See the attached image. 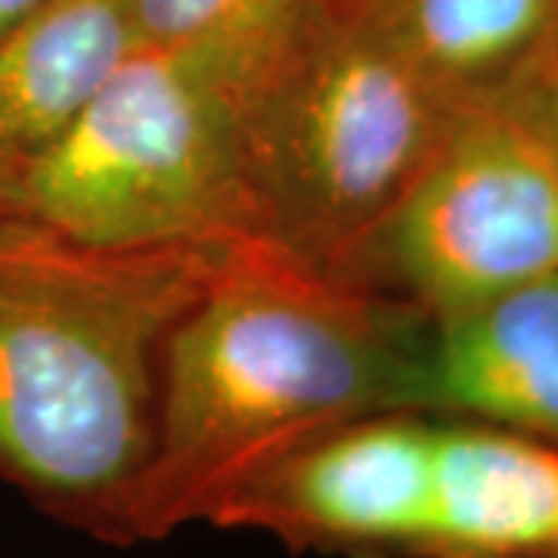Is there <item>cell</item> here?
I'll return each instance as SVG.
<instances>
[{"mask_svg":"<svg viewBox=\"0 0 558 558\" xmlns=\"http://www.w3.org/2000/svg\"><path fill=\"white\" fill-rule=\"evenodd\" d=\"M0 211H13V193H10V183L0 178Z\"/></svg>","mask_w":558,"mask_h":558,"instance_id":"5bb4252c","label":"cell"},{"mask_svg":"<svg viewBox=\"0 0 558 558\" xmlns=\"http://www.w3.org/2000/svg\"><path fill=\"white\" fill-rule=\"evenodd\" d=\"M499 102L512 106L519 116L531 121L543 137L553 143L558 153V57L553 53L549 60L537 65L519 87L502 97Z\"/></svg>","mask_w":558,"mask_h":558,"instance_id":"7c38bea8","label":"cell"},{"mask_svg":"<svg viewBox=\"0 0 558 558\" xmlns=\"http://www.w3.org/2000/svg\"><path fill=\"white\" fill-rule=\"evenodd\" d=\"M428 317L558 277V153L512 106L465 112L344 267Z\"/></svg>","mask_w":558,"mask_h":558,"instance_id":"5b68a950","label":"cell"},{"mask_svg":"<svg viewBox=\"0 0 558 558\" xmlns=\"http://www.w3.org/2000/svg\"><path fill=\"white\" fill-rule=\"evenodd\" d=\"M255 87L180 47H137L13 180V211L90 245L143 248L255 236Z\"/></svg>","mask_w":558,"mask_h":558,"instance_id":"277c9868","label":"cell"},{"mask_svg":"<svg viewBox=\"0 0 558 558\" xmlns=\"http://www.w3.org/2000/svg\"><path fill=\"white\" fill-rule=\"evenodd\" d=\"M317 0H131L140 47L196 50L255 90L286 60Z\"/></svg>","mask_w":558,"mask_h":558,"instance_id":"8fae6325","label":"cell"},{"mask_svg":"<svg viewBox=\"0 0 558 558\" xmlns=\"http://www.w3.org/2000/svg\"><path fill=\"white\" fill-rule=\"evenodd\" d=\"M317 3H329V7H336V3H348V0H317Z\"/></svg>","mask_w":558,"mask_h":558,"instance_id":"9a60e30c","label":"cell"},{"mask_svg":"<svg viewBox=\"0 0 558 558\" xmlns=\"http://www.w3.org/2000/svg\"><path fill=\"white\" fill-rule=\"evenodd\" d=\"M413 413H447L558 444V277L428 317Z\"/></svg>","mask_w":558,"mask_h":558,"instance_id":"52a82bcc","label":"cell"},{"mask_svg":"<svg viewBox=\"0 0 558 558\" xmlns=\"http://www.w3.org/2000/svg\"><path fill=\"white\" fill-rule=\"evenodd\" d=\"M230 242L90 245L0 211V478L124 543L156 440L161 348Z\"/></svg>","mask_w":558,"mask_h":558,"instance_id":"7a4b0ae2","label":"cell"},{"mask_svg":"<svg viewBox=\"0 0 558 558\" xmlns=\"http://www.w3.org/2000/svg\"><path fill=\"white\" fill-rule=\"evenodd\" d=\"M422 556L556 558L558 444L484 422H438Z\"/></svg>","mask_w":558,"mask_h":558,"instance_id":"ba28073f","label":"cell"},{"mask_svg":"<svg viewBox=\"0 0 558 558\" xmlns=\"http://www.w3.org/2000/svg\"><path fill=\"white\" fill-rule=\"evenodd\" d=\"M556 57H558V40H556Z\"/></svg>","mask_w":558,"mask_h":558,"instance_id":"2e32d148","label":"cell"},{"mask_svg":"<svg viewBox=\"0 0 558 558\" xmlns=\"http://www.w3.org/2000/svg\"><path fill=\"white\" fill-rule=\"evenodd\" d=\"M556 558H558V556H556Z\"/></svg>","mask_w":558,"mask_h":558,"instance_id":"e0dca14e","label":"cell"},{"mask_svg":"<svg viewBox=\"0 0 558 558\" xmlns=\"http://www.w3.org/2000/svg\"><path fill=\"white\" fill-rule=\"evenodd\" d=\"M40 0H0V32H7L10 25H16L22 16H28Z\"/></svg>","mask_w":558,"mask_h":558,"instance_id":"4fadbf2b","label":"cell"},{"mask_svg":"<svg viewBox=\"0 0 558 558\" xmlns=\"http://www.w3.org/2000/svg\"><path fill=\"white\" fill-rule=\"evenodd\" d=\"M344 7L462 109L509 97L556 53L558 0H348Z\"/></svg>","mask_w":558,"mask_h":558,"instance_id":"30bf717a","label":"cell"},{"mask_svg":"<svg viewBox=\"0 0 558 558\" xmlns=\"http://www.w3.org/2000/svg\"><path fill=\"white\" fill-rule=\"evenodd\" d=\"M438 422L413 410L351 418L245 481L211 524L351 556H422L432 527Z\"/></svg>","mask_w":558,"mask_h":558,"instance_id":"8992f818","label":"cell"},{"mask_svg":"<svg viewBox=\"0 0 558 558\" xmlns=\"http://www.w3.org/2000/svg\"><path fill=\"white\" fill-rule=\"evenodd\" d=\"M465 112L351 7L317 3L248 102L255 236L344 274Z\"/></svg>","mask_w":558,"mask_h":558,"instance_id":"3957f363","label":"cell"},{"mask_svg":"<svg viewBox=\"0 0 558 558\" xmlns=\"http://www.w3.org/2000/svg\"><path fill=\"white\" fill-rule=\"evenodd\" d=\"M428 314L264 236L227 245L171 326L156 440L124 543L215 521L274 459L323 432L413 410Z\"/></svg>","mask_w":558,"mask_h":558,"instance_id":"6da1fadb","label":"cell"},{"mask_svg":"<svg viewBox=\"0 0 558 558\" xmlns=\"http://www.w3.org/2000/svg\"><path fill=\"white\" fill-rule=\"evenodd\" d=\"M137 47L131 0H40L0 32V178L10 193Z\"/></svg>","mask_w":558,"mask_h":558,"instance_id":"9c48e42d","label":"cell"}]
</instances>
